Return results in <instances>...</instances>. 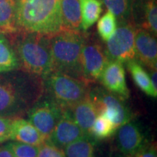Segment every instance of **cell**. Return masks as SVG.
Wrapping results in <instances>:
<instances>
[{"label": "cell", "instance_id": "1", "mask_svg": "<svg viewBox=\"0 0 157 157\" xmlns=\"http://www.w3.org/2000/svg\"><path fill=\"white\" fill-rule=\"evenodd\" d=\"M44 94L42 78L25 74H0V117L16 119L28 113Z\"/></svg>", "mask_w": 157, "mask_h": 157}, {"label": "cell", "instance_id": "2", "mask_svg": "<svg viewBox=\"0 0 157 157\" xmlns=\"http://www.w3.org/2000/svg\"><path fill=\"white\" fill-rule=\"evenodd\" d=\"M10 36V42L18 60L19 68L42 78L53 71L50 36L21 31Z\"/></svg>", "mask_w": 157, "mask_h": 157}, {"label": "cell", "instance_id": "3", "mask_svg": "<svg viewBox=\"0 0 157 157\" xmlns=\"http://www.w3.org/2000/svg\"><path fill=\"white\" fill-rule=\"evenodd\" d=\"M17 31L52 36L62 30L60 0H16Z\"/></svg>", "mask_w": 157, "mask_h": 157}, {"label": "cell", "instance_id": "4", "mask_svg": "<svg viewBox=\"0 0 157 157\" xmlns=\"http://www.w3.org/2000/svg\"><path fill=\"white\" fill-rule=\"evenodd\" d=\"M53 71L82 81L81 52L85 38L80 31L61 30L50 36Z\"/></svg>", "mask_w": 157, "mask_h": 157}, {"label": "cell", "instance_id": "5", "mask_svg": "<svg viewBox=\"0 0 157 157\" xmlns=\"http://www.w3.org/2000/svg\"><path fill=\"white\" fill-rule=\"evenodd\" d=\"M44 95L63 110L73 106L87 96L90 87L81 80L53 71L42 78Z\"/></svg>", "mask_w": 157, "mask_h": 157}, {"label": "cell", "instance_id": "6", "mask_svg": "<svg viewBox=\"0 0 157 157\" xmlns=\"http://www.w3.org/2000/svg\"><path fill=\"white\" fill-rule=\"evenodd\" d=\"M95 104L98 115H103L112 122L117 128L132 120L133 114L124 100L109 92L105 88L94 87L88 93Z\"/></svg>", "mask_w": 157, "mask_h": 157}, {"label": "cell", "instance_id": "7", "mask_svg": "<svg viewBox=\"0 0 157 157\" xmlns=\"http://www.w3.org/2000/svg\"><path fill=\"white\" fill-rule=\"evenodd\" d=\"M135 25L132 22L119 23L107 41L105 54L109 60L127 63L136 58L135 49Z\"/></svg>", "mask_w": 157, "mask_h": 157}, {"label": "cell", "instance_id": "8", "mask_svg": "<svg viewBox=\"0 0 157 157\" xmlns=\"http://www.w3.org/2000/svg\"><path fill=\"white\" fill-rule=\"evenodd\" d=\"M63 113V110L52 100L43 95L34 104L27 113L28 120L48 140Z\"/></svg>", "mask_w": 157, "mask_h": 157}, {"label": "cell", "instance_id": "9", "mask_svg": "<svg viewBox=\"0 0 157 157\" xmlns=\"http://www.w3.org/2000/svg\"><path fill=\"white\" fill-rule=\"evenodd\" d=\"M108 61L105 50L99 43L85 40L81 52L82 81L88 85L99 81Z\"/></svg>", "mask_w": 157, "mask_h": 157}, {"label": "cell", "instance_id": "10", "mask_svg": "<svg viewBox=\"0 0 157 157\" xmlns=\"http://www.w3.org/2000/svg\"><path fill=\"white\" fill-rule=\"evenodd\" d=\"M117 129L116 137L117 148L127 157H134L148 145L146 133L136 121H129Z\"/></svg>", "mask_w": 157, "mask_h": 157}, {"label": "cell", "instance_id": "11", "mask_svg": "<svg viewBox=\"0 0 157 157\" xmlns=\"http://www.w3.org/2000/svg\"><path fill=\"white\" fill-rule=\"evenodd\" d=\"M88 136L83 132L67 111L63 110L62 117L59 120L48 141L59 148L65 147L74 141Z\"/></svg>", "mask_w": 157, "mask_h": 157}, {"label": "cell", "instance_id": "12", "mask_svg": "<svg viewBox=\"0 0 157 157\" xmlns=\"http://www.w3.org/2000/svg\"><path fill=\"white\" fill-rule=\"evenodd\" d=\"M99 81L104 88L122 99L126 100L129 97L122 63L109 60L102 71Z\"/></svg>", "mask_w": 157, "mask_h": 157}, {"label": "cell", "instance_id": "13", "mask_svg": "<svg viewBox=\"0 0 157 157\" xmlns=\"http://www.w3.org/2000/svg\"><path fill=\"white\" fill-rule=\"evenodd\" d=\"M135 49L139 63L151 70L157 68V43L156 36L141 28L135 29Z\"/></svg>", "mask_w": 157, "mask_h": 157}, {"label": "cell", "instance_id": "14", "mask_svg": "<svg viewBox=\"0 0 157 157\" xmlns=\"http://www.w3.org/2000/svg\"><path fill=\"white\" fill-rule=\"evenodd\" d=\"M66 111L69 113L83 132L88 136H91L90 132L92 127L98 116V112L89 95L87 94L83 99L69 109H66Z\"/></svg>", "mask_w": 157, "mask_h": 157}, {"label": "cell", "instance_id": "15", "mask_svg": "<svg viewBox=\"0 0 157 157\" xmlns=\"http://www.w3.org/2000/svg\"><path fill=\"white\" fill-rule=\"evenodd\" d=\"M10 140L40 146L47 139L29 120L16 118L12 124Z\"/></svg>", "mask_w": 157, "mask_h": 157}, {"label": "cell", "instance_id": "16", "mask_svg": "<svg viewBox=\"0 0 157 157\" xmlns=\"http://www.w3.org/2000/svg\"><path fill=\"white\" fill-rule=\"evenodd\" d=\"M66 157H104L99 140L85 136L74 141L63 148Z\"/></svg>", "mask_w": 157, "mask_h": 157}, {"label": "cell", "instance_id": "17", "mask_svg": "<svg viewBox=\"0 0 157 157\" xmlns=\"http://www.w3.org/2000/svg\"><path fill=\"white\" fill-rule=\"evenodd\" d=\"M62 30L80 31L82 29L79 0H60Z\"/></svg>", "mask_w": 157, "mask_h": 157}, {"label": "cell", "instance_id": "18", "mask_svg": "<svg viewBox=\"0 0 157 157\" xmlns=\"http://www.w3.org/2000/svg\"><path fill=\"white\" fill-rule=\"evenodd\" d=\"M16 0H0V33L12 34L17 32Z\"/></svg>", "mask_w": 157, "mask_h": 157}, {"label": "cell", "instance_id": "19", "mask_svg": "<svg viewBox=\"0 0 157 157\" xmlns=\"http://www.w3.org/2000/svg\"><path fill=\"white\" fill-rule=\"evenodd\" d=\"M19 68V62L10 42L0 33V74L8 73Z\"/></svg>", "mask_w": 157, "mask_h": 157}, {"label": "cell", "instance_id": "20", "mask_svg": "<svg viewBox=\"0 0 157 157\" xmlns=\"http://www.w3.org/2000/svg\"><path fill=\"white\" fill-rule=\"evenodd\" d=\"M139 10L132 8V14L142 13L143 21L140 23L141 29L148 31L154 36L157 34V5L156 0H145L140 2Z\"/></svg>", "mask_w": 157, "mask_h": 157}, {"label": "cell", "instance_id": "21", "mask_svg": "<svg viewBox=\"0 0 157 157\" xmlns=\"http://www.w3.org/2000/svg\"><path fill=\"white\" fill-rule=\"evenodd\" d=\"M81 7L82 29L87 31L99 19L103 11L100 0H79Z\"/></svg>", "mask_w": 157, "mask_h": 157}, {"label": "cell", "instance_id": "22", "mask_svg": "<svg viewBox=\"0 0 157 157\" xmlns=\"http://www.w3.org/2000/svg\"><path fill=\"white\" fill-rule=\"evenodd\" d=\"M119 23L131 22L135 0H100Z\"/></svg>", "mask_w": 157, "mask_h": 157}, {"label": "cell", "instance_id": "23", "mask_svg": "<svg viewBox=\"0 0 157 157\" xmlns=\"http://www.w3.org/2000/svg\"><path fill=\"white\" fill-rule=\"evenodd\" d=\"M127 66L137 87L147 95L154 98L151 85L149 74L143 68L140 63L135 59L127 62Z\"/></svg>", "mask_w": 157, "mask_h": 157}, {"label": "cell", "instance_id": "24", "mask_svg": "<svg viewBox=\"0 0 157 157\" xmlns=\"http://www.w3.org/2000/svg\"><path fill=\"white\" fill-rule=\"evenodd\" d=\"M117 129L109 119L103 115H98L92 127L90 135L95 140L102 141L114 135Z\"/></svg>", "mask_w": 157, "mask_h": 157}, {"label": "cell", "instance_id": "25", "mask_svg": "<svg viewBox=\"0 0 157 157\" xmlns=\"http://www.w3.org/2000/svg\"><path fill=\"white\" fill-rule=\"evenodd\" d=\"M117 27V18L111 12L108 11L98 21V33L104 42H107L115 32Z\"/></svg>", "mask_w": 157, "mask_h": 157}, {"label": "cell", "instance_id": "26", "mask_svg": "<svg viewBox=\"0 0 157 157\" xmlns=\"http://www.w3.org/2000/svg\"><path fill=\"white\" fill-rule=\"evenodd\" d=\"M14 157H37L39 146L25 144L20 142L9 143Z\"/></svg>", "mask_w": 157, "mask_h": 157}, {"label": "cell", "instance_id": "27", "mask_svg": "<svg viewBox=\"0 0 157 157\" xmlns=\"http://www.w3.org/2000/svg\"><path fill=\"white\" fill-rule=\"evenodd\" d=\"M37 157H66L63 149L55 146L48 140L39 146Z\"/></svg>", "mask_w": 157, "mask_h": 157}, {"label": "cell", "instance_id": "28", "mask_svg": "<svg viewBox=\"0 0 157 157\" xmlns=\"http://www.w3.org/2000/svg\"><path fill=\"white\" fill-rule=\"evenodd\" d=\"M13 119L12 118L0 117V137H6L10 140Z\"/></svg>", "mask_w": 157, "mask_h": 157}, {"label": "cell", "instance_id": "29", "mask_svg": "<svg viewBox=\"0 0 157 157\" xmlns=\"http://www.w3.org/2000/svg\"><path fill=\"white\" fill-rule=\"evenodd\" d=\"M134 157H157L156 148L155 145L148 144Z\"/></svg>", "mask_w": 157, "mask_h": 157}, {"label": "cell", "instance_id": "30", "mask_svg": "<svg viewBox=\"0 0 157 157\" xmlns=\"http://www.w3.org/2000/svg\"><path fill=\"white\" fill-rule=\"evenodd\" d=\"M150 77L151 85L152 92L154 93V98L157 96V71L156 70H151V74L149 75Z\"/></svg>", "mask_w": 157, "mask_h": 157}, {"label": "cell", "instance_id": "31", "mask_svg": "<svg viewBox=\"0 0 157 157\" xmlns=\"http://www.w3.org/2000/svg\"><path fill=\"white\" fill-rule=\"evenodd\" d=\"M0 157H14L9 143L0 146Z\"/></svg>", "mask_w": 157, "mask_h": 157}, {"label": "cell", "instance_id": "32", "mask_svg": "<svg viewBox=\"0 0 157 157\" xmlns=\"http://www.w3.org/2000/svg\"><path fill=\"white\" fill-rule=\"evenodd\" d=\"M111 157H127V156H124V155L121 154V153H119V154H113V155H112V156H111Z\"/></svg>", "mask_w": 157, "mask_h": 157}, {"label": "cell", "instance_id": "33", "mask_svg": "<svg viewBox=\"0 0 157 157\" xmlns=\"http://www.w3.org/2000/svg\"><path fill=\"white\" fill-rule=\"evenodd\" d=\"M9 140L8 139L6 138V137H0V144H2V143H5V141H7Z\"/></svg>", "mask_w": 157, "mask_h": 157}]
</instances>
